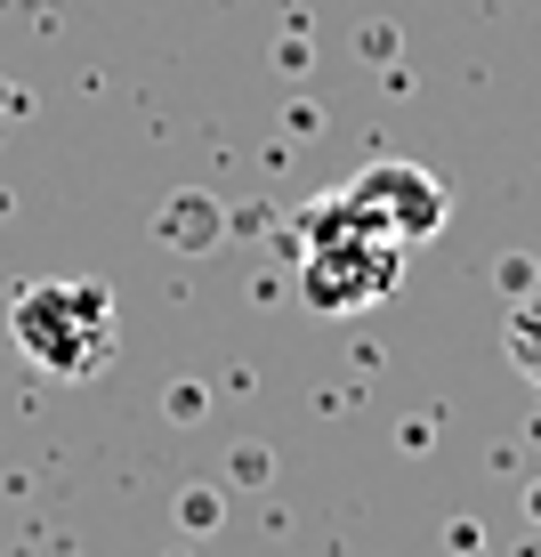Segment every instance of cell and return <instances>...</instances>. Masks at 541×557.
<instances>
[{"label": "cell", "instance_id": "1", "mask_svg": "<svg viewBox=\"0 0 541 557\" xmlns=\"http://www.w3.org/2000/svg\"><path fill=\"white\" fill-rule=\"evenodd\" d=\"M9 339L41 363L49 380H98L113 363L122 315L98 275H33L9 299Z\"/></svg>", "mask_w": 541, "mask_h": 557}, {"label": "cell", "instance_id": "2", "mask_svg": "<svg viewBox=\"0 0 541 557\" xmlns=\"http://www.w3.org/2000/svg\"><path fill=\"white\" fill-rule=\"evenodd\" d=\"M404 283V243L389 226L356 219L340 202H316L307 219V251H299V292L316 315H364Z\"/></svg>", "mask_w": 541, "mask_h": 557}, {"label": "cell", "instance_id": "3", "mask_svg": "<svg viewBox=\"0 0 541 557\" xmlns=\"http://www.w3.org/2000/svg\"><path fill=\"white\" fill-rule=\"evenodd\" d=\"M332 202L356 210V219H372V226H389L396 243H429L437 226H444V186L429 178V170H413V162H372Z\"/></svg>", "mask_w": 541, "mask_h": 557}, {"label": "cell", "instance_id": "4", "mask_svg": "<svg viewBox=\"0 0 541 557\" xmlns=\"http://www.w3.org/2000/svg\"><path fill=\"white\" fill-rule=\"evenodd\" d=\"M509 363L541 388V299H517L509 307Z\"/></svg>", "mask_w": 541, "mask_h": 557}]
</instances>
